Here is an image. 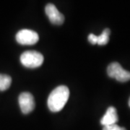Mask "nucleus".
Listing matches in <instances>:
<instances>
[{
	"label": "nucleus",
	"mask_w": 130,
	"mask_h": 130,
	"mask_svg": "<svg viewBox=\"0 0 130 130\" xmlns=\"http://www.w3.org/2000/svg\"><path fill=\"white\" fill-rule=\"evenodd\" d=\"M103 130H126L124 127H121L119 126H118L116 124H112V125L106 126L103 127Z\"/></svg>",
	"instance_id": "obj_10"
},
{
	"label": "nucleus",
	"mask_w": 130,
	"mask_h": 130,
	"mask_svg": "<svg viewBox=\"0 0 130 130\" xmlns=\"http://www.w3.org/2000/svg\"><path fill=\"white\" fill-rule=\"evenodd\" d=\"M44 58L40 52L36 51H27L20 56V62L28 68H36L43 62Z\"/></svg>",
	"instance_id": "obj_2"
},
{
	"label": "nucleus",
	"mask_w": 130,
	"mask_h": 130,
	"mask_svg": "<svg viewBox=\"0 0 130 130\" xmlns=\"http://www.w3.org/2000/svg\"><path fill=\"white\" fill-rule=\"evenodd\" d=\"M119 121V117L117 114V111L114 107L111 106L107 109L105 115L103 116L101 124L104 126L115 124Z\"/></svg>",
	"instance_id": "obj_7"
},
{
	"label": "nucleus",
	"mask_w": 130,
	"mask_h": 130,
	"mask_svg": "<svg viewBox=\"0 0 130 130\" xmlns=\"http://www.w3.org/2000/svg\"><path fill=\"white\" fill-rule=\"evenodd\" d=\"M108 75L121 83H126L130 80V72L124 70L118 62H113L107 68Z\"/></svg>",
	"instance_id": "obj_3"
},
{
	"label": "nucleus",
	"mask_w": 130,
	"mask_h": 130,
	"mask_svg": "<svg viewBox=\"0 0 130 130\" xmlns=\"http://www.w3.org/2000/svg\"><path fill=\"white\" fill-rule=\"evenodd\" d=\"M18 102L22 112L27 114L33 111L35 108V100L32 94L28 92L22 93L18 98Z\"/></svg>",
	"instance_id": "obj_5"
},
{
	"label": "nucleus",
	"mask_w": 130,
	"mask_h": 130,
	"mask_svg": "<svg viewBox=\"0 0 130 130\" xmlns=\"http://www.w3.org/2000/svg\"><path fill=\"white\" fill-rule=\"evenodd\" d=\"M70 96V90L65 85L57 87L48 98V107L52 112L60 111L67 103Z\"/></svg>",
	"instance_id": "obj_1"
},
{
	"label": "nucleus",
	"mask_w": 130,
	"mask_h": 130,
	"mask_svg": "<svg viewBox=\"0 0 130 130\" xmlns=\"http://www.w3.org/2000/svg\"><path fill=\"white\" fill-rule=\"evenodd\" d=\"M111 33V31L108 28L105 29L102 33L98 36L97 40V44L100 45V46H103V45H106L108 43V42L109 41V35Z\"/></svg>",
	"instance_id": "obj_9"
},
{
	"label": "nucleus",
	"mask_w": 130,
	"mask_h": 130,
	"mask_svg": "<svg viewBox=\"0 0 130 130\" xmlns=\"http://www.w3.org/2000/svg\"><path fill=\"white\" fill-rule=\"evenodd\" d=\"M45 12L51 23L57 25L63 24L64 21V17L57 9L55 5L53 4H48L46 6Z\"/></svg>",
	"instance_id": "obj_6"
},
{
	"label": "nucleus",
	"mask_w": 130,
	"mask_h": 130,
	"mask_svg": "<svg viewBox=\"0 0 130 130\" xmlns=\"http://www.w3.org/2000/svg\"><path fill=\"white\" fill-rule=\"evenodd\" d=\"M129 106L130 107V98H129Z\"/></svg>",
	"instance_id": "obj_12"
},
{
	"label": "nucleus",
	"mask_w": 130,
	"mask_h": 130,
	"mask_svg": "<svg viewBox=\"0 0 130 130\" xmlns=\"http://www.w3.org/2000/svg\"><path fill=\"white\" fill-rule=\"evenodd\" d=\"M98 36H95L93 33L90 34L88 36V41L92 44H97Z\"/></svg>",
	"instance_id": "obj_11"
},
{
	"label": "nucleus",
	"mask_w": 130,
	"mask_h": 130,
	"mask_svg": "<svg viewBox=\"0 0 130 130\" xmlns=\"http://www.w3.org/2000/svg\"><path fill=\"white\" fill-rule=\"evenodd\" d=\"M39 40L37 32L32 30L23 29L16 34V41L22 45H33Z\"/></svg>",
	"instance_id": "obj_4"
},
{
	"label": "nucleus",
	"mask_w": 130,
	"mask_h": 130,
	"mask_svg": "<svg viewBox=\"0 0 130 130\" xmlns=\"http://www.w3.org/2000/svg\"><path fill=\"white\" fill-rule=\"evenodd\" d=\"M12 83V78L7 74H0V91H4L9 88Z\"/></svg>",
	"instance_id": "obj_8"
}]
</instances>
